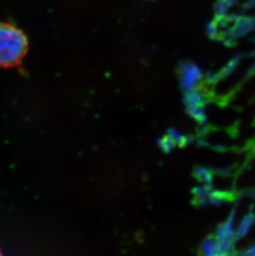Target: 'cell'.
Listing matches in <instances>:
<instances>
[{
  "mask_svg": "<svg viewBox=\"0 0 255 256\" xmlns=\"http://www.w3.org/2000/svg\"><path fill=\"white\" fill-rule=\"evenodd\" d=\"M169 138H171L172 140L174 141L176 144H180L184 140V138L182 136H180V134L176 130H170L169 131Z\"/></svg>",
  "mask_w": 255,
  "mask_h": 256,
  "instance_id": "2",
  "label": "cell"
},
{
  "mask_svg": "<svg viewBox=\"0 0 255 256\" xmlns=\"http://www.w3.org/2000/svg\"><path fill=\"white\" fill-rule=\"evenodd\" d=\"M28 50V41L24 32L10 22H0V68L21 65Z\"/></svg>",
  "mask_w": 255,
  "mask_h": 256,
  "instance_id": "1",
  "label": "cell"
},
{
  "mask_svg": "<svg viewBox=\"0 0 255 256\" xmlns=\"http://www.w3.org/2000/svg\"><path fill=\"white\" fill-rule=\"evenodd\" d=\"M0 256H2V253H1V252H0Z\"/></svg>",
  "mask_w": 255,
  "mask_h": 256,
  "instance_id": "3",
  "label": "cell"
}]
</instances>
